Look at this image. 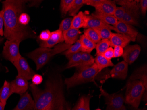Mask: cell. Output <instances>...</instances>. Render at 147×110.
<instances>
[{"label":"cell","mask_w":147,"mask_h":110,"mask_svg":"<svg viewBox=\"0 0 147 110\" xmlns=\"http://www.w3.org/2000/svg\"><path fill=\"white\" fill-rule=\"evenodd\" d=\"M35 102V110H67V103L64 92V84L61 75L50 77L43 90L30 84Z\"/></svg>","instance_id":"1"},{"label":"cell","mask_w":147,"mask_h":110,"mask_svg":"<svg viewBox=\"0 0 147 110\" xmlns=\"http://www.w3.org/2000/svg\"><path fill=\"white\" fill-rule=\"evenodd\" d=\"M27 2L23 0H6L2 2L4 35L8 40H18L21 42L34 37V34L29 27L22 25L19 22V16L24 11Z\"/></svg>","instance_id":"2"},{"label":"cell","mask_w":147,"mask_h":110,"mask_svg":"<svg viewBox=\"0 0 147 110\" xmlns=\"http://www.w3.org/2000/svg\"><path fill=\"white\" fill-rule=\"evenodd\" d=\"M71 45L66 43L59 44L53 49L40 47L29 53L27 56L34 61L37 70H39L47 63L52 57L66 51Z\"/></svg>","instance_id":"3"},{"label":"cell","mask_w":147,"mask_h":110,"mask_svg":"<svg viewBox=\"0 0 147 110\" xmlns=\"http://www.w3.org/2000/svg\"><path fill=\"white\" fill-rule=\"evenodd\" d=\"M100 72L97 66L94 63L91 67L82 71L77 72L72 76L66 78L64 81V84L67 86V89L90 82H93L96 84L95 79Z\"/></svg>","instance_id":"4"},{"label":"cell","mask_w":147,"mask_h":110,"mask_svg":"<svg viewBox=\"0 0 147 110\" xmlns=\"http://www.w3.org/2000/svg\"><path fill=\"white\" fill-rule=\"evenodd\" d=\"M145 90L144 85L141 81H128L126 85L125 102L134 108H138Z\"/></svg>","instance_id":"5"},{"label":"cell","mask_w":147,"mask_h":110,"mask_svg":"<svg viewBox=\"0 0 147 110\" xmlns=\"http://www.w3.org/2000/svg\"><path fill=\"white\" fill-rule=\"evenodd\" d=\"M101 95L104 96L107 108L106 110H126L124 105L125 101L123 96L121 93L109 94L100 87Z\"/></svg>","instance_id":"6"},{"label":"cell","mask_w":147,"mask_h":110,"mask_svg":"<svg viewBox=\"0 0 147 110\" xmlns=\"http://www.w3.org/2000/svg\"><path fill=\"white\" fill-rule=\"evenodd\" d=\"M20 41L18 40H7L6 41L3 49V57L7 60L13 63L21 57L19 52V45Z\"/></svg>","instance_id":"7"},{"label":"cell","mask_w":147,"mask_h":110,"mask_svg":"<svg viewBox=\"0 0 147 110\" xmlns=\"http://www.w3.org/2000/svg\"><path fill=\"white\" fill-rule=\"evenodd\" d=\"M111 30L124 35L132 42H135L138 35V31L133 26L127 24L121 21H118L115 25L111 26Z\"/></svg>","instance_id":"8"},{"label":"cell","mask_w":147,"mask_h":110,"mask_svg":"<svg viewBox=\"0 0 147 110\" xmlns=\"http://www.w3.org/2000/svg\"><path fill=\"white\" fill-rule=\"evenodd\" d=\"M17 69L18 76L27 80L32 79L35 73L31 69L25 59L21 57L18 60L12 63Z\"/></svg>","instance_id":"9"},{"label":"cell","mask_w":147,"mask_h":110,"mask_svg":"<svg viewBox=\"0 0 147 110\" xmlns=\"http://www.w3.org/2000/svg\"><path fill=\"white\" fill-rule=\"evenodd\" d=\"M141 48L138 45H129L125 47L123 57L124 61L128 64H132L138 57Z\"/></svg>","instance_id":"10"},{"label":"cell","mask_w":147,"mask_h":110,"mask_svg":"<svg viewBox=\"0 0 147 110\" xmlns=\"http://www.w3.org/2000/svg\"><path fill=\"white\" fill-rule=\"evenodd\" d=\"M115 2L118 5L124 7L125 10L130 12L137 19L139 18L140 11L139 1L134 0H116Z\"/></svg>","instance_id":"11"},{"label":"cell","mask_w":147,"mask_h":110,"mask_svg":"<svg viewBox=\"0 0 147 110\" xmlns=\"http://www.w3.org/2000/svg\"><path fill=\"white\" fill-rule=\"evenodd\" d=\"M128 64L125 61H122L116 64L110 71L108 78L124 80L127 76Z\"/></svg>","instance_id":"12"},{"label":"cell","mask_w":147,"mask_h":110,"mask_svg":"<svg viewBox=\"0 0 147 110\" xmlns=\"http://www.w3.org/2000/svg\"><path fill=\"white\" fill-rule=\"evenodd\" d=\"M13 110H35V102L28 92L21 96L18 104Z\"/></svg>","instance_id":"13"},{"label":"cell","mask_w":147,"mask_h":110,"mask_svg":"<svg viewBox=\"0 0 147 110\" xmlns=\"http://www.w3.org/2000/svg\"><path fill=\"white\" fill-rule=\"evenodd\" d=\"M28 81L23 78L17 76L15 79L10 83L13 93H17L21 96L24 94L28 88Z\"/></svg>","instance_id":"14"},{"label":"cell","mask_w":147,"mask_h":110,"mask_svg":"<svg viewBox=\"0 0 147 110\" xmlns=\"http://www.w3.org/2000/svg\"><path fill=\"white\" fill-rule=\"evenodd\" d=\"M64 41L63 32L59 30L51 32L50 38L46 42H42L40 44V46L42 48H50L53 47L59 43Z\"/></svg>","instance_id":"15"},{"label":"cell","mask_w":147,"mask_h":110,"mask_svg":"<svg viewBox=\"0 0 147 110\" xmlns=\"http://www.w3.org/2000/svg\"><path fill=\"white\" fill-rule=\"evenodd\" d=\"M116 6L114 1L106 0L102 4L95 7L96 12L102 14L113 16Z\"/></svg>","instance_id":"16"},{"label":"cell","mask_w":147,"mask_h":110,"mask_svg":"<svg viewBox=\"0 0 147 110\" xmlns=\"http://www.w3.org/2000/svg\"><path fill=\"white\" fill-rule=\"evenodd\" d=\"M139 80L142 82L145 87V89H147V65H144L137 69L132 74L128 81Z\"/></svg>","instance_id":"17"},{"label":"cell","mask_w":147,"mask_h":110,"mask_svg":"<svg viewBox=\"0 0 147 110\" xmlns=\"http://www.w3.org/2000/svg\"><path fill=\"white\" fill-rule=\"evenodd\" d=\"M109 40L111 47L120 46L123 48L127 46L131 42L127 38L118 33H112Z\"/></svg>","instance_id":"18"},{"label":"cell","mask_w":147,"mask_h":110,"mask_svg":"<svg viewBox=\"0 0 147 110\" xmlns=\"http://www.w3.org/2000/svg\"><path fill=\"white\" fill-rule=\"evenodd\" d=\"M102 26H107L109 27L111 30V26L106 24L101 20L93 17L92 15H86V21L83 26L84 28L94 29L102 27Z\"/></svg>","instance_id":"19"},{"label":"cell","mask_w":147,"mask_h":110,"mask_svg":"<svg viewBox=\"0 0 147 110\" xmlns=\"http://www.w3.org/2000/svg\"><path fill=\"white\" fill-rule=\"evenodd\" d=\"M95 59L90 53L81 52V59L79 65L76 67L78 72L90 67L94 64Z\"/></svg>","instance_id":"20"},{"label":"cell","mask_w":147,"mask_h":110,"mask_svg":"<svg viewBox=\"0 0 147 110\" xmlns=\"http://www.w3.org/2000/svg\"><path fill=\"white\" fill-rule=\"evenodd\" d=\"M81 34V32L79 29L73 28H71L68 30L63 32L65 43L71 45L75 43L78 40V39Z\"/></svg>","instance_id":"21"},{"label":"cell","mask_w":147,"mask_h":110,"mask_svg":"<svg viewBox=\"0 0 147 110\" xmlns=\"http://www.w3.org/2000/svg\"><path fill=\"white\" fill-rule=\"evenodd\" d=\"M12 93L11 83L8 81H5L3 86L0 89V102L6 105L7 101Z\"/></svg>","instance_id":"22"},{"label":"cell","mask_w":147,"mask_h":110,"mask_svg":"<svg viewBox=\"0 0 147 110\" xmlns=\"http://www.w3.org/2000/svg\"><path fill=\"white\" fill-rule=\"evenodd\" d=\"M79 40L81 45V52L90 53L96 47V44L90 40L84 34L80 36Z\"/></svg>","instance_id":"23"},{"label":"cell","mask_w":147,"mask_h":110,"mask_svg":"<svg viewBox=\"0 0 147 110\" xmlns=\"http://www.w3.org/2000/svg\"><path fill=\"white\" fill-rule=\"evenodd\" d=\"M86 15L82 11H80L74 16L72 20L71 28L79 29L83 27L86 21Z\"/></svg>","instance_id":"24"},{"label":"cell","mask_w":147,"mask_h":110,"mask_svg":"<svg viewBox=\"0 0 147 110\" xmlns=\"http://www.w3.org/2000/svg\"><path fill=\"white\" fill-rule=\"evenodd\" d=\"M92 97L90 95L82 97L72 110H90V100Z\"/></svg>","instance_id":"25"},{"label":"cell","mask_w":147,"mask_h":110,"mask_svg":"<svg viewBox=\"0 0 147 110\" xmlns=\"http://www.w3.org/2000/svg\"><path fill=\"white\" fill-rule=\"evenodd\" d=\"M95 63L100 72L105 68L114 66V64L111 62V60L106 58L104 56L100 55H97L96 56L95 59Z\"/></svg>","instance_id":"26"},{"label":"cell","mask_w":147,"mask_h":110,"mask_svg":"<svg viewBox=\"0 0 147 110\" xmlns=\"http://www.w3.org/2000/svg\"><path fill=\"white\" fill-rule=\"evenodd\" d=\"M93 17L101 20L103 22L108 24L114 26L118 23V20L112 15H107L97 13L95 11L91 15Z\"/></svg>","instance_id":"27"},{"label":"cell","mask_w":147,"mask_h":110,"mask_svg":"<svg viewBox=\"0 0 147 110\" xmlns=\"http://www.w3.org/2000/svg\"><path fill=\"white\" fill-rule=\"evenodd\" d=\"M66 57L69 59V62L66 68H70L74 67H76L80 63L81 59V52L66 56Z\"/></svg>","instance_id":"28"},{"label":"cell","mask_w":147,"mask_h":110,"mask_svg":"<svg viewBox=\"0 0 147 110\" xmlns=\"http://www.w3.org/2000/svg\"><path fill=\"white\" fill-rule=\"evenodd\" d=\"M93 29L97 33L101 39L109 40L112 35L111 30L109 27L107 26H102Z\"/></svg>","instance_id":"29"},{"label":"cell","mask_w":147,"mask_h":110,"mask_svg":"<svg viewBox=\"0 0 147 110\" xmlns=\"http://www.w3.org/2000/svg\"><path fill=\"white\" fill-rule=\"evenodd\" d=\"M121 22L131 26H138L139 25L138 19L132 14L125 10V13L121 20Z\"/></svg>","instance_id":"30"},{"label":"cell","mask_w":147,"mask_h":110,"mask_svg":"<svg viewBox=\"0 0 147 110\" xmlns=\"http://www.w3.org/2000/svg\"><path fill=\"white\" fill-rule=\"evenodd\" d=\"M84 35L95 43H98L101 40L97 33L93 29L88 28L85 30Z\"/></svg>","instance_id":"31"},{"label":"cell","mask_w":147,"mask_h":110,"mask_svg":"<svg viewBox=\"0 0 147 110\" xmlns=\"http://www.w3.org/2000/svg\"><path fill=\"white\" fill-rule=\"evenodd\" d=\"M110 46V42L109 39H102L96 44V54L102 55L104 52Z\"/></svg>","instance_id":"32"},{"label":"cell","mask_w":147,"mask_h":110,"mask_svg":"<svg viewBox=\"0 0 147 110\" xmlns=\"http://www.w3.org/2000/svg\"><path fill=\"white\" fill-rule=\"evenodd\" d=\"M83 5L84 0H74L71 9L68 12L69 15L74 17L76 16Z\"/></svg>","instance_id":"33"},{"label":"cell","mask_w":147,"mask_h":110,"mask_svg":"<svg viewBox=\"0 0 147 110\" xmlns=\"http://www.w3.org/2000/svg\"><path fill=\"white\" fill-rule=\"evenodd\" d=\"M74 0H62L60 5V9L63 16L66 15L69 12Z\"/></svg>","instance_id":"34"},{"label":"cell","mask_w":147,"mask_h":110,"mask_svg":"<svg viewBox=\"0 0 147 110\" xmlns=\"http://www.w3.org/2000/svg\"><path fill=\"white\" fill-rule=\"evenodd\" d=\"M81 51V45L80 40H78L74 43V45H71L69 49L65 51L63 54L65 55L66 57L70 55L79 53Z\"/></svg>","instance_id":"35"},{"label":"cell","mask_w":147,"mask_h":110,"mask_svg":"<svg viewBox=\"0 0 147 110\" xmlns=\"http://www.w3.org/2000/svg\"><path fill=\"white\" fill-rule=\"evenodd\" d=\"M72 20L71 18H67L63 20L59 25V30L63 32L70 29L71 28Z\"/></svg>","instance_id":"36"},{"label":"cell","mask_w":147,"mask_h":110,"mask_svg":"<svg viewBox=\"0 0 147 110\" xmlns=\"http://www.w3.org/2000/svg\"><path fill=\"white\" fill-rule=\"evenodd\" d=\"M125 12V9L123 7H116V9L113 14V16L119 20L118 21H120Z\"/></svg>","instance_id":"37"},{"label":"cell","mask_w":147,"mask_h":110,"mask_svg":"<svg viewBox=\"0 0 147 110\" xmlns=\"http://www.w3.org/2000/svg\"><path fill=\"white\" fill-rule=\"evenodd\" d=\"M30 17L26 13H21L19 18V22L20 24L24 26H26L29 23Z\"/></svg>","instance_id":"38"},{"label":"cell","mask_w":147,"mask_h":110,"mask_svg":"<svg viewBox=\"0 0 147 110\" xmlns=\"http://www.w3.org/2000/svg\"><path fill=\"white\" fill-rule=\"evenodd\" d=\"M51 32L48 30H43L40 34L39 38L42 42H46L50 38Z\"/></svg>","instance_id":"39"},{"label":"cell","mask_w":147,"mask_h":110,"mask_svg":"<svg viewBox=\"0 0 147 110\" xmlns=\"http://www.w3.org/2000/svg\"><path fill=\"white\" fill-rule=\"evenodd\" d=\"M106 0H84V5L95 7L104 3Z\"/></svg>","instance_id":"40"},{"label":"cell","mask_w":147,"mask_h":110,"mask_svg":"<svg viewBox=\"0 0 147 110\" xmlns=\"http://www.w3.org/2000/svg\"><path fill=\"white\" fill-rule=\"evenodd\" d=\"M140 9L141 13L143 16H145L147 10V0H141L139 1Z\"/></svg>","instance_id":"41"},{"label":"cell","mask_w":147,"mask_h":110,"mask_svg":"<svg viewBox=\"0 0 147 110\" xmlns=\"http://www.w3.org/2000/svg\"><path fill=\"white\" fill-rule=\"evenodd\" d=\"M102 55L106 58L111 60L112 58H114V49L112 47H109Z\"/></svg>","instance_id":"42"},{"label":"cell","mask_w":147,"mask_h":110,"mask_svg":"<svg viewBox=\"0 0 147 110\" xmlns=\"http://www.w3.org/2000/svg\"><path fill=\"white\" fill-rule=\"evenodd\" d=\"M123 48L120 46H115L114 49V58H118L123 56Z\"/></svg>","instance_id":"43"},{"label":"cell","mask_w":147,"mask_h":110,"mask_svg":"<svg viewBox=\"0 0 147 110\" xmlns=\"http://www.w3.org/2000/svg\"><path fill=\"white\" fill-rule=\"evenodd\" d=\"M32 81L34 85L37 86L42 83L43 81V78L42 75L35 74L32 77Z\"/></svg>","instance_id":"44"},{"label":"cell","mask_w":147,"mask_h":110,"mask_svg":"<svg viewBox=\"0 0 147 110\" xmlns=\"http://www.w3.org/2000/svg\"><path fill=\"white\" fill-rule=\"evenodd\" d=\"M4 26V13L3 11H0V36L4 35L3 27Z\"/></svg>","instance_id":"45"},{"label":"cell","mask_w":147,"mask_h":110,"mask_svg":"<svg viewBox=\"0 0 147 110\" xmlns=\"http://www.w3.org/2000/svg\"><path fill=\"white\" fill-rule=\"evenodd\" d=\"M5 105L0 102V110H5Z\"/></svg>","instance_id":"46"},{"label":"cell","mask_w":147,"mask_h":110,"mask_svg":"<svg viewBox=\"0 0 147 110\" xmlns=\"http://www.w3.org/2000/svg\"><path fill=\"white\" fill-rule=\"evenodd\" d=\"M3 39V38H1V37H0V43H1V41H2Z\"/></svg>","instance_id":"47"},{"label":"cell","mask_w":147,"mask_h":110,"mask_svg":"<svg viewBox=\"0 0 147 110\" xmlns=\"http://www.w3.org/2000/svg\"><path fill=\"white\" fill-rule=\"evenodd\" d=\"M101 110V109H99V108H98V109H96V110Z\"/></svg>","instance_id":"48"},{"label":"cell","mask_w":147,"mask_h":110,"mask_svg":"<svg viewBox=\"0 0 147 110\" xmlns=\"http://www.w3.org/2000/svg\"><path fill=\"white\" fill-rule=\"evenodd\" d=\"M142 110H146V109H145V108H144V109H143Z\"/></svg>","instance_id":"49"},{"label":"cell","mask_w":147,"mask_h":110,"mask_svg":"<svg viewBox=\"0 0 147 110\" xmlns=\"http://www.w3.org/2000/svg\"></svg>","instance_id":"50"}]
</instances>
